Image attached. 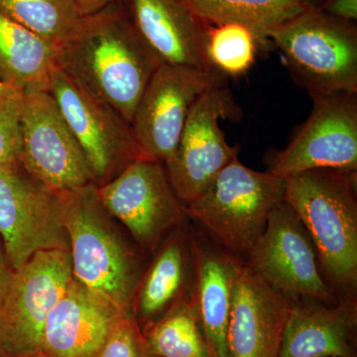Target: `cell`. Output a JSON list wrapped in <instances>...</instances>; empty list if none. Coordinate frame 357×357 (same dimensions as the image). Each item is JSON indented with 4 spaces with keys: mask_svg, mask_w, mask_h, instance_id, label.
<instances>
[{
    "mask_svg": "<svg viewBox=\"0 0 357 357\" xmlns=\"http://www.w3.org/2000/svg\"><path fill=\"white\" fill-rule=\"evenodd\" d=\"M58 64L131 126L143 91L163 62L117 1L84 17L59 48Z\"/></svg>",
    "mask_w": 357,
    "mask_h": 357,
    "instance_id": "6da1fadb",
    "label": "cell"
},
{
    "mask_svg": "<svg viewBox=\"0 0 357 357\" xmlns=\"http://www.w3.org/2000/svg\"><path fill=\"white\" fill-rule=\"evenodd\" d=\"M285 180L284 201L309 232L324 271L338 287L356 288V172L314 169Z\"/></svg>",
    "mask_w": 357,
    "mask_h": 357,
    "instance_id": "7a4b0ae2",
    "label": "cell"
},
{
    "mask_svg": "<svg viewBox=\"0 0 357 357\" xmlns=\"http://www.w3.org/2000/svg\"><path fill=\"white\" fill-rule=\"evenodd\" d=\"M61 203L73 277L129 314L137 283V263L109 222L96 185L61 192Z\"/></svg>",
    "mask_w": 357,
    "mask_h": 357,
    "instance_id": "3957f363",
    "label": "cell"
},
{
    "mask_svg": "<svg viewBox=\"0 0 357 357\" xmlns=\"http://www.w3.org/2000/svg\"><path fill=\"white\" fill-rule=\"evenodd\" d=\"M288 69L310 96L357 93V31L354 23L310 6L269 35Z\"/></svg>",
    "mask_w": 357,
    "mask_h": 357,
    "instance_id": "277c9868",
    "label": "cell"
},
{
    "mask_svg": "<svg viewBox=\"0 0 357 357\" xmlns=\"http://www.w3.org/2000/svg\"><path fill=\"white\" fill-rule=\"evenodd\" d=\"M285 187V178L252 170L236 157L201 197L188 204V215L201 222L229 255L245 261L270 213L283 203Z\"/></svg>",
    "mask_w": 357,
    "mask_h": 357,
    "instance_id": "5b68a950",
    "label": "cell"
},
{
    "mask_svg": "<svg viewBox=\"0 0 357 357\" xmlns=\"http://www.w3.org/2000/svg\"><path fill=\"white\" fill-rule=\"evenodd\" d=\"M70 251L42 250L14 271L0 303V354H41L47 318L73 280Z\"/></svg>",
    "mask_w": 357,
    "mask_h": 357,
    "instance_id": "8992f818",
    "label": "cell"
},
{
    "mask_svg": "<svg viewBox=\"0 0 357 357\" xmlns=\"http://www.w3.org/2000/svg\"><path fill=\"white\" fill-rule=\"evenodd\" d=\"M49 91L83 150L96 187L145 158L130 123L59 65Z\"/></svg>",
    "mask_w": 357,
    "mask_h": 357,
    "instance_id": "52a82bcc",
    "label": "cell"
},
{
    "mask_svg": "<svg viewBox=\"0 0 357 357\" xmlns=\"http://www.w3.org/2000/svg\"><path fill=\"white\" fill-rule=\"evenodd\" d=\"M241 116V109L222 81L192 105L177 147L164 163L174 191L185 206L201 197L238 155V149L225 140L220 121Z\"/></svg>",
    "mask_w": 357,
    "mask_h": 357,
    "instance_id": "ba28073f",
    "label": "cell"
},
{
    "mask_svg": "<svg viewBox=\"0 0 357 357\" xmlns=\"http://www.w3.org/2000/svg\"><path fill=\"white\" fill-rule=\"evenodd\" d=\"M0 236L14 271L38 251H70L61 192L52 191L21 164L0 166Z\"/></svg>",
    "mask_w": 357,
    "mask_h": 357,
    "instance_id": "9c48e42d",
    "label": "cell"
},
{
    "mask_svg": "<svg viewBox=\"0 0 357 357\" xmlns=\"http://www.w3.org/2000/svg\"><path fill=\"white\" fill-rule=\"evenodd\" d=\"M311 114L283 150L268 156V172L287 178L314 169L357 170V93L312 96Z\"/></svg>",
    "mask_w": 357,
    "mask_h": 357,
    "instance_id": "30bf717a",
    "label": "cell"
},
{
    "mask_svg": "<svg viewBox=\"0 0 357 357\" xmlns=\"http://www.w3.org/2000/svg\"><path fill=\"white\" fill-rule=\"evenodd\" d=\"M24 93L21 166L54 192L95 184L83 150L50 91Z\"/></svg>",
    "mask_w": 357,
    "mask_h": 357,
    "instance_id": "8fae6325",
    "label": "cell"
},
{
    "mask_svg": "<svg viewBox=\"0 0 357 357\" xmlns=\"http://www.w3.org/2000/svg\"><path fill=\"white\" fill-rule=\"evenodd\" d=\"M96 194L105 211L146 248H154L167 231L189 215L165 166L157 160H136L109 182L98 185Z\"/></svg>",
    "mask_w": 357,
    "mask_h": 357,
    "instance_id": "7c38bea8",
    "label": "cell"
},
{
    "mask_svg": "<svg viewBox=\"0 0 357 357\" xmlns=\"http://www.w3.org/2000/svg\"><path fill=\"white\" fill-rule=\"evenodd\" d=\"M246 264L281 293L319 302L333 298L321 276L318 253L309 232L290 204L277 206L246 257Z\"/></svg>",
    "mask_w": 357,
    "mask_h": 357,
    "instance_id": "4fadbf2b",
    "label": "cell"
},
{
    "mask_svg": "<svg viewBox=\"0 0 357 357\" xmlns=\"http://www.w3.org/2000/svg\"><path fill=\"white\" fill-rule=\"evenodd\" d=\"M222 77L215 72L160 66L143 91L131 121L145 158L164 164L172 156L192 105Z\"/></svg>",
    "mask_w": 357,
    "mask_h": 357,
    "instance_id": "5bb4252c",
    "label": "cell"
},
{
    "mask_svg": "<svg viewBox=\"0 0 357 357\" xmlns=\"http://www.w3.org/2000/svg\"><path fill=\"white\" fill-rule=\"evenodd\" d=\"M296 299L237 259L227 331L229 357H278Z\"/></svg>",
    "mask_w": 357,
    "mask_h": 357,
    "instance_id": "9a60e30c",
    "label": "cell"
},
{
    "mask_svg": "<svg viewBox=\"0 0 357 357\" xmlns=\"http://www.w3.org/2000/svg\"><path fill=\"white\" fill-rule=\"evenodd\" d=\"M119 2L163 64L215 72L206 56L211 25L199 18L185 0Z\"/></svg>",
    "mask_w": 357,
    "mask_h": 357,
    "instance_id": "2e32d148",
    "label": "cell"
},
{
    "mask_svg": "<svg viewBox=\"0 0 357 357\" xmlns=\"http://www.w3.org/2000/svg\"><path fill=\"white\" fill-rule=\"evenodd\" d=\"M105 298L73 278L47 318L42 340L46 357H98L122 317Z\"/></svg>",
    "mask_w": 357,
    "mask_h": 357,
    "instance_id": "e0dca14e",
    "label": "cell"
},
{
    "mask_svg": "<svg viewBox=\"0 0 357 357\" xmlns=\"http://www.w3.org/2000/svg\"><path fill=\"white\" fill-rule=\"evenodd\" d=\"M356 303L337 306L296 299L278 357H356Z\"/></svg>",
    "mask_w": 357,
    "mask_h": 357,
    "instance_id": "ac0fdd59",
    "label": "cell"
},
{
    "mask_svg": "<svg viewBox=\"0 0 357 357\" xmlns=\"http://www.w3.org/2000/svg\"><path fill=\"white\" fill-rule=\"evenodd\" d=\"M192 297L210 357H229L227 347L232 287L238 258L191 239Z\"/></svg>",
    "mask_w": 357,
    "mask_h": 357,
    "instance_id": "d6986e66",
    "label": "cell"
},
{
    "mask_svg": "<svg viewBox=\"0 0 357 357\" xmlns=\"http://www.w3.org/2000/svg\"><path fill=\"white\" fill-rule=\"evenodd\" d=\"M58 51L55 45L0 10V81L23 93L49 91L59 65Z\"/></svg>",
    "mask_w": 357,
    "mask_h": 357,
    "instance_id": "ffe728a7",
    "label": "cell"
},
{
    "mask_svg": "<svg viewBox=\"0 0 357 357\" xmlns=\"http://www.w3.org/2000/svg\"><path fill=\"white\" fill-rule=\"evenodd\" d=\"M210 25L237 23L255 33L260 47L269 46L276 28L309 8L307 0H185Z\"/></svg>",
    "mask_w": 357,
    "mask_h": 357,
    "instance_id": "44dd1931",
    "label": "cell"
},
{
    "mask_svg": "<svg viewBox=\"0 0 357 357\" xmlns=\"http://www.w3.org/2000/svg\"><path fill=\"white\" fill-rule=\"evenodd\" d=\"M192 255V248L189 251L181 236L161 249L138 290L134 310L138 319L151 324L155 318L185 299H181V296Z\"/></svg>",
    "mask_w": 357,
    "mask_h": 357,
    "instance_id": "7402d4cb",
    "label": "cell"
},
{
    "mask_svg": "<svg viewBox=\"0 0 357 357\" xmlns=\"http://www.w3.org/2000/svg\"><path fill=\"white\" fill-rule=\"evenodd\" d=\"M143 337L145 351L153 356L210 357L192 293L152 321Z\"/></svg>",
    "mask_w": 357,
    "mask_h": 357,
    "instance_id": "603a6c76",
    "label": "cell"
},
{
    "mask_svg": "<svg viewBox=\"0 0 357 357\" xmlns=\"http://www.w3.org/2000/svg\"><path fill=\"white\" fill-rule=\"evenodd\" d=\"M0 10L58 49L86 16L74 0H0Z\"/></svg>",
    "mask_w": 357,
    "mask_h": 357,
    "instance_id": "cb8c5ba5",
    "label": "cell"
},
{
    "mask_svg": "<svg viewBox=\"0 0 357 357\" xmlns=\"http://www.w3.org/2000/svg\"><path fill=\"white\" fill-rule=\"evenodd\" d=\"M259 47L257 37L245 26L211 25L206 56L213 70L222 77H238L255 64Z\"/></svg>",
    "mask_w": 357,
    "mask_h": 357,
    "instance_id": "d4e9b609",
    "label": "cell"
},
{
    "mask_svg": "<svg viewBox=\"0 0 357 357\" xmlns=\"http://www.w3.org/2000/svg\"><path fill=\"white\" fill-rule=\"evenodd\" d=\"M24 96L21 89L0 81V166L20 164Z\"/></svg>",
    "mask_w": 357,
    "mask_h": 357,
    "instance_id": "484cf974",
    "label": "cell"
},
{
    "mask_svg": "<svg viewBox=\"0 0 357 357\" xmlns=\"http://www.w3.org/2000/svg\"><path fill=\"white\" fill-rule=\"evenodd\" d=\"M145 351L144 337L128 314L119 319L98 357H142Z\"/></svg>",
    "mask_w": 357,
    "mask_h": 357,
    "instance_id": "4316f807",
    "label": "cell"
},
{
    "mask_svg": "<svg viewBox=\"0 0 357 357\" xmlns=\"http://www.w3.org/2000/svg\"><path fill=\"white\" fill-rule=\"evenodd\" d=\"M318 8L337 20L351 23L357 20V0H325Z\"/></svg>",
    "mask_w": 357,
    "mask_h": 357,
    "instance_id": "83f0119b",
    "label": "cell"
},
{
    "mask_svg": "<svg viewBox=\"0 0 357 357\" xmlns=\"http://www.w3.org/2000/svg\"><path fill=\"white\" fill-rule=\"evenodd\" d=\"M14 270L7 258L3 243L0 241V303L3 300L4 296L13 281Z\"/></svg>",
    "mask_w": 357,
    "mask_h": 357,
    "instance_id": "f1b7e54d",
    "label": "cell"
},
{
    "mask_svg": "<svg viewBox=\"0 0 357 357\" xmlns=\"http://www.w3.org/2000/svg\"><path fill=\"white\" fill-rule=\"evenodd\" d=\"M74 1L76 2L84 15H91V14L102 10L110 4L115 3L119 0H74Z\"/></svg>",
    "mask_w": 357,
    "mask_h": 357,
    "instance_id": "f546056e",
    "label": "cell"
},
{
    "mask_svg": "<svg viewBox=\"0 0 357 357\" xmlns=\"http://www.w3.org/2000/svg\"><path fill=\"white\" fill-rule=\"evenodd\" d=\"M307 1H309V3L311 4V6L318 7L321 6L323 0H307Z\"/></svg>",
    "mask_w": 357,
    "mask_h": 357,
    "instance_id": "4dcf8cb0",
    "label": "cell"
},
{
    "mask_svg": "<svg viewBox=\"0 0 357 357\" xmlns=\"http://www.w3.org/2000/svg\"><path fill=\"white\" fill-rule=\"evenodd\" d=\"M142 357H160V356H153V354H148V352L145 351L144 354H143Z\"/></svg>",
    "mask_w": 357,
    "mask_h": 357,
    "instance_id": "1f68e13d",
    "label": "cell"
},
{
    "mask_svg": "<svg viewBox=\"0 0 357 357\" xmlns=\"http://www.w3.org/2000/svg\"><path fill=\"white\" fill-rule=\"evenodd\" d=\"M35 357H46V356H44L43 354H39V356H35Z\"/></svg>",
    "mask_w": 357,
    "mask_h": 357,
    "instance_id": "d6a6232c",
    "label": "cell"
},
{
    "mask_svg": "<svg viewBox=\"0 0 357 357\" xmlns=\"http://www.w3.org/2000/svg\"><path fill=\"white\" fill-rule=\"evenodd\" d=\"M0 357H2V356H1V354H0Z\"/></svg>",
    "mask_w": 357,
    "mask_h": 357,
    "instance_id": "836d02e7",
    "label": "cell"
}]
</instances>
